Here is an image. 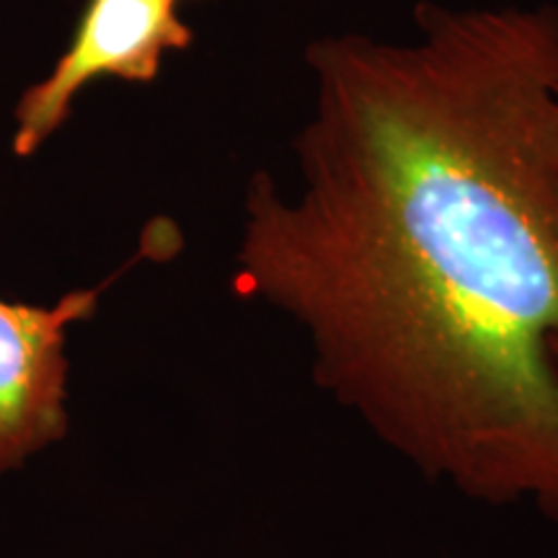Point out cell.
<instances>
[{
	"label": "cell",
	"instance_id": "cell-1",
	"mask_svg": "<svg viewBox=\"0 0 558 558\" xmlns=\"http://www.w3.org/2000/svg\"><path fill=\"white\" fill-rule=\"evenodd\" d=\"M305 65L298 186L251 179L235 290L424 478L558 525V9L427 3Z\"/></svg>",
	"mask_w": 558,
	"mask_h": 558
},
{
	"label": "cell",
	"instance_id": "cell-2",
	"mask_svg": "<svg viewBox=\"0 0 558 558\" xmlns=\"http://www.w3.org/2000/svg\"><path fill=\"white\" fill-rule=\"evenodd\" d=\"M192 37L173 0H88L75 37L50 78L21 96L13 153L32 156L68 120L75 94L90 81L109 75L150 83L163 54L186 50Z\"/></svg>",
	"mask_w": 558,
	"mask_h": 558
},
{
	"label": "cell",
	"instance_id": "cell-3",
	"mask_svg": "<svg viewBox=\"0 0 558 558\" xmlns=\"http://www.w3.org/2000/svg\"><path fill=\"white\" fill-rule=\"evenodd\" d=\"M99 295L75 290L52 308L0 298V476L65 439L68 326L94 316Z\"/></svg>",
	"mask_w": 558,
	"mask_h": 558
},
{
	"label": "cell",
	"instance_id": "cell-4",
	"mask_svg": "<svg viewBox=\"0 0 558 558\" xmlns=\"http://www.w3.org/2000/svg\"><path fill=\"white\" fill-rule=\"evenodd\" d=\"M550 357H554V362H556V367H558V337L550 341Z\"/></svg>",
	"mask_w": 558,
	"mask_h": 558
},
{
	"label": "cell",
	"instance_id": "cell-5",
	"mask_svg": "<svg viewBox=\"0 0 558 558\" xmlns=\"http://www.w3.org/2000/svg\"><path fill=\"white\" fill-rule=\"evenodd\" d=\"M173 3H179V0H173Z\"/></svg>",
	"mask_w": 558,
	"mask_h": 558
}]
</instances>
